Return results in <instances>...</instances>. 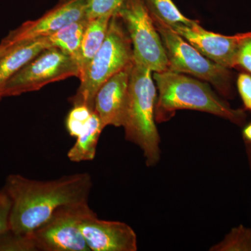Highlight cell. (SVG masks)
Segmentation results:
<instances>
[{"instance_id": "obj_1", "label": "cell", "mask_w": 251, "mask_h": 251, "mask_svg": "<svg viewBox=\"0 0 251 251\" xmlns=\"http://www.w3.org/2000/svg\"><path fill=\"white\" fill-rule=\"evenodd\" d=\"M92 186V177L87 173L50 181L9 175L3 188L11 201L9 230L31 233L60 206L88 202Z\"/></svg>"}, {"instance_id": "obj_24", "label": "cell", "mask_w": 251, "mask_h": 251, "mask_svg": "<svg viewBox=\"0 0 251 251\" xmlns=\"http://www.w3.org/2000/svg\"><path fill=\"white\" fill-rule=\"evenodd\" d=\"M237 88L244 106L251 111V74H241L238 76Z\"/></svg>"}, {"instance_id": "obj_11", "label": "cell", "mask_w": 251, "mask_h": 251, "mask_svg": "<svg viewBox=\"0 0 251 251\" xmlns=\"http://www.w3.org/2000/svg\"><path fill=\"white\" fill-rule=\"evenodd\" d=\"M208 59L227 69L236 67L238 46L243 33L225 36L206 31L195 21L191 25L170 26Z\"/></svg>"}, {"instance_id": "obj_21", "label": "cell", "mask_w": 251, "mask_h": 251, "mask_svg": "<svg viewBox=\"0 0 251 251\" xmlns=\"http://www.w3.org/2000/svg\"><path fill=\"white\" fill-rule=\"evenodd\" d=\"M124 0H87L86 18L113 16L122 6Z\"/></svg>"}, {"instance_id": "obj_6", "label": "cell", "mask_w": 251, "mask_h": 251, "mask_svg": "<svg viewBox=\"0 0 251 251\" xmlns=\"http://www.w3.org/2000/svg\"><path fill=\"white\" fill-rule=\"evenodd\" d=\"M115 14L125 24L131 41L133 61L153 73L168 71L166 49L143 0H124Z\"/></svg>"}, {"instance_id": "obj_12", "label": "cell", "mask_w": 251, "mask_h": 251, "mask_svg": "<svg viewBox=\"0 0 251 251\" xmlns=\"http://www.w3.org/2000/svg\"><path fill=\"white\" fill-rule=\"evenodd\" d=\"M133 62L104 82L94 99V112L103 126H122Z\"/></svg>"}, {"instance_id": "obj_10", "label": "cell", "mask_w": 251, "mask_h": 251, "mask_svg": "<svg viewBox=\"0 0 251 251\" xmlns=\"http://www.w3.org/2000/svg\"><path fill=\"white\" fill-rule=\"evenodd\" d=\"M80 230L90 251H136L137 235L125 223L99 219L95 212L80 224Z\"/></svg>"}, {"instance_id": "obj_22", "label": "cell", "mask_w": 251, "mask_h": 251, "mask_svg": "<svg viewBox=\"0 0 251 251\" xmlns=\"http://www.w3.org/2000/svg\"><path fill=\"white\" fill-rule=\"evenodd\" d=\"M240 67L251 74V31L243 33L236 56V67Z\"/></svg>"}, {"instance_id": "obj_23", "label": "cell", "mask_w": 251, "mask_h": 251, "mask_svg": "<svg viewBox=\"0 0 251 251\" xmlns=\"http://www.w3.org/2000/svg\"><path fill=\"white\" fill-rule=\"evenodd\" d=\"M11 201L4 188L0 190V234L9 229Z\"/></svg>"}, {"instance_id": "obj_8", "label": "cell", "mask_w": 251, "mask_h": 251, "mask_svg": "<svg viewBox=\"0 0 251 251\" xmlns=\"http://www.w3.org/2000/svg\"><path fill=\"white\" fill-rule=\"evenodd\" d=\"M94 212L88 202L60 206L31 232L36 251H90L80 226Z\"/></svg>"}, {"instance_id": "obj_26", "label": "cell", "mask_w": 251, "mask_h": 251, "mask_svg": "<svg viewBox=\"0 0 251 251\" xmlns=\"http://www.w3.org/2000/svg\"><path fill=\"white\" fill-rule=\"evenodd\" d=\"M244 144H245L246 152H247L248 162H249L251 173V143H245Z\"/></svg>"}, {"instance_id": "obj_7", "label": "cell", "mask_w": 251, "mask_h": 251, "mask_svg": "<svg viewBox=\"0 0 251 251\" xmlns=\"http://www.w3.org/2000/svg\"><path fill=\"white\" fill-rule=\"evenodd\" d=\"M75 59L54 47L48 48L5 82L0 92L3 97H13L40 90L52 82L68 77H79Z\"/></svg>"}, {"instance_id": "obj_28", "label": "cell", "mask_w": 251, "mask_h": 251, "mask_svg": "<svg viewBox=\"0 0 251 251\" xmlns=\"http://www.w3.org/2000/svg\"><path fill=\"white\" fill-rule=\"evenodd\" d=\"M3 98L2 94H1V92H0V100Z\"/></svg>"}, {"instance_id": "obj_25", "label": "cell", "mask_w": 251, "mask_h": 251, "mask_svg": "<svg viewBox=\"0 0 251 251\" xmlns=\"http://www.w3.org/2000/svg\"><path fill=\"white\" fill-rule=\"evenodd\" d=\"M244 143H251V122L244 127L242 132Z\"/></svg>"}, {"instance_id": "obj_15", "label": "cell", "mask_w": 251, "mask_h": 251, "mask_svg": "<svg viewBox=\"0 0 251 251\" xmlns=\"http://www.w3.org/2000/svg\"><path fill=\"white\" fill-rule=\"evenodd\" d=\"M104 128L98 115L94 112L87 128L77 137L75 143L68 151L69 159L75 163L93 161L99 138Z\"/></svg>"}, {"instance_id": "obj_19", "label": "cell", "mask_w": 251, "mask_h": 251, "mask_svg": "<svg viewBox=\"0 0 251 251\" xmlns=\"http://www.w3.org/2000/svg\"><path fill=\"white\" fill-rule=\"evenodd\" d=\"M94 110L85 105H74L66 119V128L71 136L77 138L85 130Z\"/></svg>"}, {"instance_id": "obj_3", "label": "cell", "mask_w": 251, "mask_h": 251, "mask_svg": "<svg viewBox=\"0 0 251 251\" xmlns=\"http://www.w3.org/2000/svg\"><path fill=\"white\" fill-rule=\"evenodd\" d=\"M156 100L152 72L133 61L122 127L126 140L141 149L148 167L156 166L161 159V138L155 118Z\"/></svg>"}, {"instance_id": "obj_2", "label": "cell", "mask_w": 251, "mask_h": 251, "mask_svg": "<svg viewBox=\"0 0 251 251\" xmlns=\"http://www.w3.org/2000/svg\"><path fill=\"white\" fill-rule=\"evenodd\" d=\"M153 78L158 91L155 109L158 123L168 121L179 110L206 112L239 126L245 122V112L232 108L205 82L170 70L153 73Z\"/></svg>"}, {"instance_id": "obj_16", "label": "cell", "mask_w": 251, "mask_h": 251, "mask_svg": "<svg viewBox=\"0 0 251 251\" xmlns=\"http://www.w3.org/2000/svg\"><path fill=\"white\" fill-rule=\"evenodd\" d=\"M87 23L88 19L83 18L64 26L52 35L48 36L51 46L60 50L77 62L81 43Z\"/></svg>"}, {"instance_id": "obj_9", "label": "cell", "mask_w": 251, "mask_h": 251, "mask_svg": "<svg viewBox=\"0 0 251 251\" xmlns=\"http://www.w3.org/2000/svg\"><path fill=\"white\" fill-rule=\"evenodd\" d=\"M87 4V0H59L41 17L23 23L1 41L14 46L51 36L64 26L85 18Z\"/></svg>"}, {"instance_id": "obj_27", "label": "cell", "mask_w": 251, "mask_h": 251, "mask_svg": "<svg viewBox=\"0 0 251 251\" xmlns=\"http://www.w3.org/2000/svg\"><path fill=\"white\" fill-rule=\"evenodd\" d=\"M12 46H10L9 44H5L3 41L0 43V58L2 57L3 54L6 52Z\"/></svg>"}, {"instance_id": "obj_14", "label": "cell", "mask_w": 251, "mask_h": 251, "mask_svg": "<svg viewBox=\"0 0 251 251\" xmlns=\"http://www.w3.org/2000/svg\"><path fill=\"white\" fill-rule=\"evenodd\" d=\"M112 16H100L88 20L77 57V64L80 69L78 78L87 70L94 56L103 44Z\"/></svg>"}, {"instance_id": "obj_17", "label": "cell", "mask_w": 251, "mask_h": 251, "mask_svg": "<svg viewBox=\"0 0 251 251\" xmlns=\"http://www.w3.org/2000/svg\"><path fill=\"white\" fill-rule=\"evenodd\" d=\"M151 16L161 20L169 26L175 25H191L196 21L181 14L173 0H143Z\"/></svg>"}, {"instance_id": "obj_5", "label": "cell", "mask_w": 251, "mask_h": 251, "mask_svg": "<svg viewBox=\"0 0 251 251\" xmlns=\"http://www.w3.org/2000/svg\"><path fill=\"white\" fill-rule=\"evenodd\" d=\"M151 16L166 49L169 62L168 70L191 74L206 81L221 95L232 98V81L229 69L208 59L169 25L158 18Z\"/></svg>"}, {"instance_id": "obj_18", "label": "cell", "mask_w": 251, "mask_h": 251, "mask_svg": "<svg viewBox=\"0 0 251 251\" xmlns=\"http://www.w3.org/2000/svg\"><path fill=\"white\" fill-rule=\"evenodd\" d=\"M210 251H251V228L239 225L225 236L224 239L214 244Z\"/></svg>"}, {"instance_id": "obj_13", "label": "cell", "mask_w": 251, "mask_h": 251, "mask_svg": "<svg viewBox=\"0 0 251 251\" xmlns=\"http://www.w3.org/2000/svg\"><path fill=\"white\" fill-rule=\"evenodd\" d=\"M50 47L52 46L47 37L11 46L0 58V90L6 81L43 50Z\"/></svg>"}, {"instance_id": "obj_4", "label": "cell", "mask_w": 251, "mask_h": 251, "mask_svg": "<svg viewBox=\"0 0 251 251\" xmlns=\"http://www.w3.org/2000/svg\"><path fill=\"white\" fill-rule=\"evenodd\" d=\"M122 23L117 14L112 16L103 44L79 78V88L71 98L73 105H85L94 111V99L100 87L133 62L131 41Z\"/></svg>"}, {"instance_id": "obj_20", "label": "cell", "mask_w": 251, "mask_h": 251, "mask_svg": "<svg viewBox=\"0 0 251 251\" xmlns=\"http://www.w3.org/2000/svg\"><path fill=\"white\" fill-rule=\"evenodd\" d=\"M31 233L16 234L11 230L0 234V251H35Z\"/></svg>"}]
</instances>
